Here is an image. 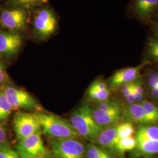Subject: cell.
<instances>
[{
	"mask_svg": "<svg viewBox=\"0 0 158 158\" xmlns=\"http://www.w3.org/2000/svg\"><path fill=\"white\" fill-rule=\"evenodd\" d=\"M69 122L80 137L92 142H95L103 130L96 123L93 117V108L87 103L74 110Z\"/></svg>",
	"mask_w": 158,
	"mask_h": 158,
	"instance_id": "6da1fadb",
	"label": "cell"
},
{
	"mask_svg": "<svg viewBox=\"0 0 158 158\" xmlns=\"http://www.w3.org/2000/svg\"><path fill=\"white\" fill-rule=\"evenodd\" d=\"M42 132L55 139H78L80 136L69 121L46 113H36Z\"/></svg>",
	"mask_w": 158,
	"mask_h": 158,
	"instance_id": "7a4b0ae2",
	"label": "cell"
},
{
	"mask_svg": "<svg viewBox=\"0 0 158 158\" xmlns=\"http://www.w3.org/2000/svg\"><path fill=\"white\" fill-rule=\"evenodd\" d=\"M50 145L55 158H87L85 147L78 139H52Z\"/></svg>",
	"mask_w": 158,
	"mask_h": 158,
	"instance_id": "3957f363",
	"label": "cell"
},
{
	"mask_svg": "<svg viewBox=\"0 0 158 158\" xmlns=\"http://www.w3.org/2000/svg\"><path fill=\"white\" fill-rule=\"evenodd\" d=\"M13 128L18 141L42 132L36 113L17 112L14 116Z\"/></svg>",
	"mask_w": 158,
	"mask_h": 158,
	"instance_id": "277c9868",
	"label": "cell"
},
{
	"mask_svg": "<svg viewBox=\"0 0 158 158\" xmlns=\"http://www.w3.org/2000/svg\"><path fill=\"white\" fill-rule=\"evenodd\" d=\"M15 148L21 158H36L49 153L44 145L42 132L19 140Z\"/></svg>",
	"mask_w": 158,
	"mask_h": 158,
	"instance_id": "5b68a950",
	"label": "cell"
},
{
	"mask_svg": "<svg viewBox=\"0 0 158 158\" xmlns=\"http://www.w3.org/2000/svg\"><path fill=\"white\" fill-rule=\"evenodd\" d=\"M2 91L12 107L26 110L40 111L39 103L29 93L12 85H6Z\"/></svg>",
	"mask_w": 158,
	"mask_h": 158,
	"instance_id": "8992f818",
	"label": "cell"
},
{
	"mask_svg": "<svg viewBox=\"0 0 158 158\" xmlns=\"http://www.w3.org/2000/svg\"><path fill=\"white\" fill-rule=\"evenodd\" d=\"M34 28L38 36L47 38L54 33L56 28V19L53 12L48 10H42L35 17Z\"/></svg>",
	"mask_w": 158,
	"mask_h": 158,
	"instance_id": "52a82bcc",
	"label": "cell"
},
{
	"mask_svg": "<svg viewBox=\"0 0 158 158\" xmlns=\"http://www.w3.org/2000/svg\"><path fill=\"white\" fill-rule=\"evenodd\" d=\"M27 20V14L22 8L4 10L0 14V23L6 28L12 31L23 29Z\"/></svg>",
	"mask_w": 158,
	"mask_h": 158,
	"instance_id": "ba28073f",
	"label": "cell"
},
{
	"mask_svg": "<svg viewBox=\"0 0 158 158\" xmlns=\"http://www.w3.org/2000/svg\"><path fill=\"white\" fill-rule=\"evenodd\" d=\"M23 45V38L14 32H0V55L11 57L16 55Z\"/></svg>",
	"mask_w": 158,
	"mask_h": 158,
	"instance_id": "9c48e42d",
	"label": "cell"
},
{
	"mask_svg": "<svg viewBox=\"0 0 158 158\" xmlns=\"http://www.w3.org/2000/svg\"><path fill=\"white\" fill-rule=\"evenodd\" d=\"M123 117L125 123L151 124L155 123L152 117L139 103L128 104L123 111Z\"/></svg>",
	"mask_w": 158,
	"mask_h": 158,
	"instance_id": "30bf717a",
	"label": "cell"
},
{
	"mask_svg": "<svg viewBox=\"0 0 158 158\" xmlns=\"http://www.w3.org/2000/svg\"><path fill=\"white\" fill-rule=\"evenodd\" d=\"M148 63V62H145L136 67L124 68L117 71L110 80L111 86L116 87L125 83L134 82L138 76L142 68Z\"/></svg>",
	"mask_w": 158,
	"mask_h": 158,
	"instance_id": "8fae6325",
	"label": "cell"
},
{
	"mask_svg": "<svg viewBox=\"0 0 158 158\" xmlns=\"http://www.w3.org/2000/svg\"><path fill=\"white\" fill-rule=\"evenodd\" d=\"M117 126L118 125H114L103 128L94 143H96L98 146L102 147L106 151L109 150L115 152V146L118 141Z\"/></svg>",
	"mask_w": 158,
	"mask_h": 158,
	"instance_id": "7c38bea8",
	"label": "cell"
},
{
	"mask_svg": "<svg viewBox=\"0 0 158 158\" xmlns=\"http://www.w3.org/2000/svg\"><path fill=\"white\" fill-rule=\"evenodd\" d=\"M121 110L102 111L93 108V117L96 123L102 128L117 125L121 117Z\"/></svg>",
	"mask_w": 158,
	"mask_h": 158,
	"instance_id": "4fadbf2b",
	"label": "cell"
},
{
	"mask_svg": "<svg viewBox=\"0 0 158 158\" xmlns=\"http://www.w3.org/2000/svg\"><path fill=\"white\" fill-rule=\"evenodd\" d=\"M158 6V0H135L134 10L142 19H147L152 15Z\"/></svg>",
	"mask_w": 158,
	"mask_h": 158,
	"instance_id": "5bb4252c",
	"label": "cell"
},
{
	"mask_svg": "<svg viewBox=\"0 0 158 158\" xmlns=\"http://www.w3.org/2000/svg\"><path fill=\"white\" fill-rule=\"evenodd\" d=\"M136 139V151L138 155L143 156L158 154V141L143 139Z\"/></svg>",
	"mask_w": 158,
	"mask_h": 158,
	"instance_id": "9a60e30c",
	"label": "cell"
},
{
	"mask_svg": "<svg viewBox=\"0 0 158 158\" xmlns=\"http://www.w3.org/2000/svg\"><path fill=\"white\" fill-rule=\"evenodd\" d=\"M136 139L158 141V127L140 125L136 131Z\"/></svg>",
	"mask_w": 158,
	"mask_h": 158,
	"instance_id": "2e32d148",
	"label": "cell"
},
{
	"mask_svg": "<svg viewBox=\"0 0 158 158\" xmlns=\"http://www.w3.org/2000/svg\"><path fill=\"white\" fill-rule=\"evenodd\" d=\"M136 147V139L134 136L119 139L115 146V152L123 153L133 151Z\"/></svg>",
	"mask_w": 158,
	"mask_h": 158,
	"instance_id": "e0dca14e",
	"label": "cell"
},
{
	"mask_svg": "<svg viewBox=\"0 0 158 158\" xmlns=\"http://www.w3.org/2000/svg\"><path fill=\"white\" fill-rule=\"evenodd\" d=\"M14 109L4 93L0 91V121L8 118Z\"/></svg>",
	"mask_w": 158,
	"mask_h": 158,
	"instance_id": "ac0fdd59",
	"label": "cell"
},
{
	"mask_svg": "<svg viewBox=\"0 0 158 158\" xmlns=\"http://www.w3.org/2000/svg\"><path fill=\"white\" fill-rule=\"evenodd\" d=\"M135 128L132 123H125L120 124L117 126L118 140L134 135Z\"/></svg>",
	"mask_w": 158,
	"mask_h": 158,
	"instance_id": "d6986e66",
	"label": "cell"
},
{
	"mask_svg": "<svg viewBox=\"0 0 158 158\" xmlns=\"http://www.w3.org/2000/svg\"><path fill=\"white\" fill-rule=\"evenodd\" d=\"M85 155L87 158H98L108 152L102 147L92 143H88L85 146Z\"/></svg>",
	"mask_w": 158,
	"mask_h": 158,
	"instance_id": "ffe728a7",
	"label": "cell"
},
{
	"mask_svg": "<svg viewBox=\"0 0 158 158\" xmlns=\"http://www.w3.org/2000/svg\"><path fill=\"white\" fill-rule=\"evenodd\" d=\"M94 106L95 109L102 111H111L115 110H121L118 104L115 101L109 99L102 102H95Z\"/></svg>",
	"mask_w": 158,
	"mask_h": 158,
	"instance_id": "44dd1931",
	"label": "cell"
},
{
	"mask_svg": "<svg viewBox=\"0 0 158 158\" xmlns=\"http://www.w3.org/2000/svg\"><path fill=\"white\" fill-rule=\"evenodd\" d=\"M0 158H21L16 150L6 142L0 145Z\"/></svg>",
	"mask_w": 158,
	"mask_h": 158,
	"instance_id": "7402d4cb",
	"label": "cell"
},
{
	"mask_svg": "<svg viewBox=\"0 0 158 158\" xmlns=\"http://www.w3.org/2000/svg\"><path fill=\"white\" fill-rule=\"evenodd\" d=\"M87 94L91 100L95 102H102L108 99L110 95V91L108 89L100 91L88 89Z\"/></svg>",
	"mask_w": 158,
	"mask_h": 158,
	"instance_id": "603a6c76",
	"label": "cell"
},
{
	"mask_svg": "<svg viewBox=\"0 0 158 158\" xmlns=\"http://www.w3.org/2000/svg\"><path fill=\"white\" fill-rule=\"evenodd\" d=\"M145 108L147 113L152 117L154 123L158 122V107L152 102L147 100H143L140 103Z\"/></svg>",
	"mask_w": 158,
	"mask_h": 158,
	"instance_id": "cb8c5ba5",
	"label": "cell"
},
{
	"mask_svg": "<svg viewBox=\"0 0 158 158\" xmlns=\"http://www.w3.org/2000/svg\"><path fill=\"white\" fill-rule=\"evenodd\" d=\"M148 52L150 56L153 59L158 60V39L151 40L148 45Z\"/></svg>",
	"mask_w": 158,
	"mask_h": 158,
	"instance_id": "d4e9b609",
	"label": "cell"
},
{
	"mask_svg": "<svg viewBox=\"0 0 158 158\" xmlns=\"http://www.w3.org/2000/svg\"><path fill=\"white\" fill-rule=\"evenodd\" d=\"M147 83L151 89L158 87V72L156 71H151L147 77Z\"/></svg>",
	"mask_w": 158,
	"mask_h": 158,
	"instance_id": "484cf974",
	"label": "cell"
},
{
	"mask_svg": "<svg viewBox=\"0 0 158 158\" xmlns=\"http://www.w3.org/2000/svg\"><path fill=\"white\" fill-rule=\"evenodd\" d=\"M107 85L106 83L102 80H97L93 81L90 85L89 89L93 90L100 91L106 90L108 89Z\"/></svg>",
	"mask_w": 158,
	"mask_h": 158,
	"instance_id": "4316f807",
	"label": "cell"
},
{
	"mask_svg": "<svg viewBox=\"0 0 158 158\" xmlns=\"http://www.w3.org/2000/svg\"><path fill=\"white\" fill-rule=\"evenodd\" d=\"M43 1L44 0H15L17 3L25 8H31L36 6L40 2Z\"/></svg>",
	"mask_w": 158,
	"mask_h": 158,
	"instance_id": "83f0119b",
	"label": "cell"
},
{
	"mask_svg": "<svg viewBox=\"0 0 158 158\" xmlns=\"http://www.w3.org/2000/svg\"><path fill=\"white\" fill-rule=\"evenodd\" d=\"M121 92L122 95L124 97L130 96L133 93V85L132 83H125L121 85Z\"/></svg>",
	"mask_w": 158,
	"mask_h": 158,
	"instance_id": "f1b7e54d",
	"label": "cell"
},
{
	"mask_svg": "<svg viewBox=\"0 0 158 158\" xmlns=\"http://www.w3.org/2000/svg\"><path fill=\"white\" fill-rule=\"evenodd\" d=\"M8 81V76L6 72L4 64L0 60V84L6 83Z\"/></svg>",
	"mask_w": 158,
	"mask_h": 158,
	"instance_id": "f546056e",
	"label": "cell"
},
{
	"mask_svg": "<svg viewBox=\"0 0 158 158\" xmlns=\"http://www.w3.org/2000/svg\"><path fill=\"white\" fill-rule=\"evenodd\" d=\"M132 85H133V91L135 92L136 93H138L141 95H143L144 93V90L142 88L141 83L139 82H132Z\"/></svg>",
	"mask_w": 158,
	"mask_h": 158,
	"instance_id": "4dcf8cb0",
	"label": "cell"
},
{
	"mask_svg": "<svg viewBox=\"0 0 158 158\" xmlns=\"http://www.w3.org/2000/svg\"><path fill=\"white\" fill-rule=\"evenodd\" d=\"M6 130L4 126L0 124V145L6 142Z\"/></svg>",
	"mask_w": 158,
	"mask_h": 158,
	"instance_id": "1f68e13d",
	"label": "cell"
},
{
	"mask_svg": "<svg viewBox=\"0 0 158 158\" xmlns=\"http://www.w3.org/2000/svg\"><path fill=\"white\" fill-rule=\"evenodd\" d=\"M126 102L128 104H132L136 103L135 97L134 94V91L132 94H131L130 96H127L125 97Z\"/></svg>",
	"mask_w": 158,
	"mask_h": 158,
	"instance_id": "d6a6232c",
	"label": "cell"
},
{
	"mask_svg": "<svg viewBox=\"0 0 158 158\" xmlns=\"http://www.w3.org/2000/svg\"><path fill=\"white\" fill-rule=\"evenodd\" d=\"M134 96L135 97L136 103H141V102L143 101V96L141 95V94H139L138 93H136L135 92H134Z\"/></svg>",
	"mask_w": 158,
	"mask_h": 158,
	"instance_id": "836d02e7",
	"label": "cell"
},
{
	"mask_svg": "<svg viewBox=\"0 0 158 158\" xmlns=\"http://www.w3.org/2000/svg\"><path fill=\"white\" fill-rule=\"evenodd\" d=\"M151 94L153 98L158 100V87L151 89Z\"/></svg>",
	"mask_w": 158,
	"mask_h": 158,
	"instance_id": "e575fe53",
	"label": "cell"
},
{
	"mask_svg": "<svg viewBox=\"0 0 158 158\" xmlns=\"http://www.w3.org/2000/svg\"><path fill=\"white\" fill-rule=\"evenodd\" d=\"M114 158L113 156L109 153L107 152L106 153V154H104V155H102V156H100V157H99V158Z\"/></svg>",
	"mask_w": 158,
	"mask_h": 158,
	"instance_id": "d590c367",
	"label": "cell"
},
{
	"mask_svg": "<svg viewBox=\"0 0 158 158\" xmlns=\"http://www.w3.org/2000/svg\"><path fill=\"white\" fill-rule=\"evenodd\" d=\"M55 158V157L53 158V156H52L51 155H49V153H48V154H47V155H44V156H40V157H38V158Z\"/></svg>",
	"mask_w": 158,
	"mask_h": 158,
	"instance_id": "8d00e7d4",
	"label": "cell"
},
{
	"mask_svg": "<svg viewBox=\"0 0 158 158\" xmlns=\"http://www.w3.org/2000/svg\"><path fill=\"white\" fill-rule=\"evenodd\" d=\"M157 32H158V27H157Z\"/></svg>",
	"mask_w": 158,
	"mask_h": 158,
	"instance_id": "74e56055",
	"label": "cell"
},
{
	"mask_svg": "<svg viewBox=\"0 0 158 158\" xmlns=\"http://www.w3.org/2000/svg\"><path fill=\"white\" fill-rule=\"evenodd\" d=\"M156 158H158V157H156Z\"/></svg>",
	"mask_w": 158,
	"mask_h": 158,
	"instance_id": "f35d334b",
	"label": "cell"
},
{
	"mask_svg": "<svg viewBox=\"0 0 158 158\" xmlns=\"http://www.w3.org/2000/svg\"><path fill=\"white\" fill-rule=\"evenodd\" d=\"M0 1H1V0H0Z\"/></svg>",
	"mask_w": 158,
	"mask_h": 158,
	"instance_id": "ab89813d",
	"label": "cell"
},
{
	"mask_svg": "<svg viewBox=\"0 0 158 158\" xmlns=\"http://www.w3.org/2000/svg\"></svg>",
	"mask_w": 158,
	"mask_h": 158,
	"instance_id": "60d3db41",
	"label": "cell"
}]
</instances>
